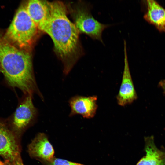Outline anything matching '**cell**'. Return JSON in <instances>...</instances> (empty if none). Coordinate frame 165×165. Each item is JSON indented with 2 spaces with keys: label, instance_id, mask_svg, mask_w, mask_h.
Segmentation results:
<instances>
[{
  "label": "cell",
  "instance_id": "cell-14",
  "mask_svg": "<svg viewBox=\"0 0 165 165\" xmlns=\"http://www.w3.org/2000/svg\"><path fill=\"white\" fill-rule=\"evenodd\" d=\"M5 164L7 165H24L20 155L12 160L5 161Z\"/></svg>",
  "mask_w": 165,
  "mask_h": 165
},
{
  "label": "cell",
  "instance_id": "cell-9",
  "mask_svg": "<svg viewBox=\"0 0 165 165\" xmlns=\"http://www.w3.org/2000/svg\"><path fill=\"white\" fill-rule=\"evenodd\" d=\"M28 152L30 157L42 163L54 157L53 147L44 133H40L36 135L28 145Z\"/></svg>",
  "mask_w": 165,
  "mask_h": 165
},
{
  "label": "cell",
  "instance_id": "cell-6",
  "mask_svg": "<svg viewBox=\"0 0 165 165\" xmlns=\"http://www.w3.org/2000/svg\"><path fill=\"white\" fill-rule=\"evenodd\" d=\"M19 137L8 122L0 119V155L5 161L12 160L20 155Z\"/></svg>",
  "mask_w": 165,
  "mask_h": 165
},
{
  "label": "cell",
  "instance_id": "cell-5",
  "mask_svg": "<svg viewBox=\"0 0 165 165\" xmlns=\"http://www.w3.org/2000/svg\"><path fill=\"white\" fill-rule=\"evenodd\" d=\"M32 94H25L21 98L8 123L19 137L35 122L38 111L34 106Z\"/></svg>",
  "mask_w": 165,
  "mask_h": 165
},
{
  "label": "cell",
  "instance_id": "cell-12",
  "mask_svg": "<svg viewBox=\"0 0 165 165\" xmlns=\"http://www.w3.org/2000/svg\"><path fill=\"white\" fill-rule=\"evenodd\" d=\"M144 18L160 32H165V9L156 1L148 0Z\"/></svg>",
  "mask_w": 165,
  "mask_h": 165
},
{
  "label": "cell",
  "instance_id": "cell-3",
  "mask_svg": "<svg viewBox=\"0 0 165 165\" xmlns=\"http://www.w3.org/2000/svg\"><path fill=\"white\" fill-rule=\"evenodd\" d=\"M38 28L27 11L26 2L22 3L7 28L5 38L16 47L26 50L31 44Z\"/></svg>",
  "mask_w": 165,
  "mask_h": 165
},
{
  "label": "cell",
  "instance_id": "cell-8",
  "mask_svg": "<svg viewBox=\"0 0 165 165\" xmlns=\"http://www.w3.org/2000/svg\"><path fill=\"white\" fill-rule=\"evenodd\" d=\"M97 97L96 95L82 96L75 95L69 101L71 108L69 116L76 115L82 116L84 118L90 119L96 114L98 105Z\"/></svg>",
  "mask_w": 165,
  "mask_h": 165
},
{
  "label": "cell",
  "instance_id": "cell-11",
  "mask_svg": "<svg viewBox=\"0 0 165 165\" xmlns=\"http://www.w3.org/2000/svg\"><path fill=\"white\" fill-rule=\"evenodd\" d=\"M145 155L136 165H165V151L156 146L153 136L145 137Z\"/></svg>",
  "mask_w": 165,
  "mask_h": 165
},
{
  "label": "cell",
  "instance_id": "cell-15",
  "mask_svg": "<svg viewBox=\"0 0 165 165\" xmlns=\"http://www.w3.org/2000/svg\"><path fill=\"white\" fill-rule=\"evenodd\" d=\"M159 85L162 89L165 95V80H161L159 83Z\"/></svg>",
  "mask_w": 165,
  "mask_h": 165
},
{
  "label": "cell",
  "instance_id": "cell-1",
  "mask_svg": "<svg viewBox=\"0 0 165 165\" xmlns=\"http://www.w3.org/2000/svg\"><path fill=\"white\" fill-rule=\"evenodd\" d=\"M50 4L51 16L43 32L52 38L56 51L64 63V73L67 75L84 53L79 41V32L68 17L62 2L55 1Z\"/></svg>",
  "mask_w": 165,
  "mask_h": 165
},
{
  "label": "cell",
  "instance_id": "cell-2",
  "mask_svg": "<svg viewBox=\"0 0 165 165\" xmlns=\"http://www.w3.org/2000/svg\"><path fill=\"white\" fill-rule=\"evenodd\" d=\"M4 32L0 28V64L6 82L11 87L19 88L24 94L37 93L39 90L30 54L10 43L5 37Z\"/></svg>",
  "mask_w": 165,
  "mask_h": 165
},
{
  "label": "cell",
  "instance_id": "cell-7",
  "mask_svg": "<svg viewBox=\"0 0 165 165\" xmlns=\"http://www.w3.org/2000/svg\"><path fill=\"white\" fill-rule=\"evenodd\" d=\"M124 67L121 82L116 98L118 104L124 106L133 103L138 98L130 72L127 59L126 42L124 40Z\"/></svg>",
  "mask_w": 165,
  "mask_h": 165
},
{
  "label": "cell",
  "instance_id": "cell-17",
  "mask_svg": "<svg viewBox=\"0 0 165 165\" xmlns=\"http://www.w3.org/2000/svg\"><path fill=\"white\" fill-rule=\"evenodd\" d=\"M2 72V69H1V66L0 64V72Z\"/></svg>",
  "mask_w": 165,
  "mask_h": 165
},
{
  "label": "cell",
  "instance_id": "cell-4",
  "mask_svg": "<svg viewBox=\"0 0 165 165\" xmlns=\"http://www.w3.org/2000/svg\"><path fill=\"white\" fill-rule=\"evenodd\" d=\"M91 7L89 3L82 1L76 4L72 12L74 23L79 33L103 43L102 32L111 25L102 24L95 19L91 13Z\"/></svg>",
  "mask_w": 165,
  "mask_h": 165
},
{
  "label": "cell",
  "instance_id": "cell-10",
  "mask_svg": "<svg viewBox=\"0 0 165 165\" xmlns=\"http://www.w3.org/2000/svg\"><path fill=\"white\" fill-rule=\"evenodd\" d=\"M27 11L38 29L44 31L51 16L50 2L31 0L26 2Z\"/></svg>",
  "mask_w": 165,
  "mask_h": 165
},
{
  "label": "cell",
  "instance_id": "cell-13",
  "mask_svg": "<svg viewBox=\"0 0 165 165\" xmlns=\"http://www.w3.org/2000/svg\"><path fill=\"white\" fill-rule=\"evenodd\" d=\"M43 163L46 165H84L55 157L51 160Z\"/></svg>",
  "mask_w": 165,
  "mask_h": 165
},
{
  "label": "cell",
  "instance_id": "cell-16",
  "mask_svg": "<svg viewBox=\"0 0 165 165\" xmlns=\"http://www.w3.org/2000/svg\"><path fill=\"white\" fill-rule=\"evenodd\" d=\"M0 165H6L4 163L0 160Z\"/></svg>",
  "mask_w": 165,
  "mask_h": 165
}]
</instances>
